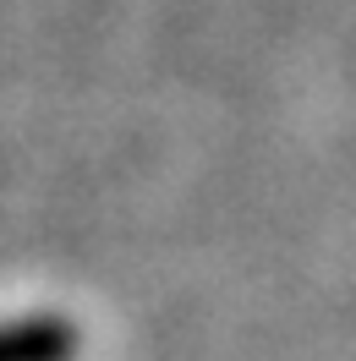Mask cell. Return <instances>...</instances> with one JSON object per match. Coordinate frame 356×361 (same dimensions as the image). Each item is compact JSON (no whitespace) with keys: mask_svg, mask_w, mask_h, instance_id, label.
Here are the masks:
<instances>
[{"mask_svg":"<svg viewBox=\"0 0 356 361\" xmlns=\"http://www.w3.org/2000/svg\"><path fill=\"white\" fill-rule=\"evenodd\" d=\"M77 356V329L66 317H17L0 323V361H71Z\"/></svg>","mask_w":356,"mask_h":361,"instance_id":"cell-1","label":"cell"}]
</instances>
